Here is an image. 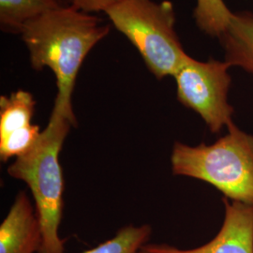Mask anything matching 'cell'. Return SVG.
I'll list each match as a JSON object with an SVG mask.
<instances>
[{
    "instance_id": "1",
    "label": "cell",
    "mask_w": 253,
    "mask_h": 253,
    "mask_svg": "<svg viewBox=\"0 0 253 253\" xmlns=\"http://www.w3.org/2000/svg\"><path fill=\"white\" fill-rule=\"evenodd\" d=\"M110 31L94 13L63 6L30 20L19 33L31 67L36 71L48 68L54 74L57 93L53 109L73 121V90L82 64Z\"/></svg>"
},
{
    "instance_id": "2",
    "label": "cell",
    "mask_w": 253,
    "mask_h": 253,
    "mask_svg": "<svg viewBox=\"0 0 253 253\" xmlns=\"http://www.w3.org/2000/svg\"><path fill=\"white\" fill-rule=\"evenodd\" d=\"M76 125L77 122L53 109L36 144L8 168L11 177L27 184L34 198L42 231L39 253H65V240L59 236L64 209V177L59 154L71 127Z\"/></svg>"
},
{
    "instance_id": "3",
    "label": "cell",
    "mask_w": 253,
    "mask_h": 253,
    "mask_svg": "<svg viewBox=\"0 0 253 253\" xmlns=\"http://www.w3.org/2000/svg\"><path fill=\"white\" fill-rule=\"evenodd\" d=\"M226 134L211 145L175 142L171 154L174 175L210 184L226 198L253 206V134L233 121Z\"/></svg>"
},
{
    "instance_id": "4",
    "label": "cell",
    "mask_w": 253,
    "mask_h": 253,
    "mask_svg": "<svg viewBox=\"0 0 253 253\" xmlns=\"http://www.w3.org/2000/svg\"><path fill=\"white\" fill-rule=\"evenodd\" d=\"M104 13L159 80L173 77L189 55L174 28L176 17L171 1L122 0Z\"/></svg>"
},
{
    "instance_id": "5",
    "label": "cell",
    "mask_w": 253,
    "mask_h": 253,
    "mask_svg": "<svg viewBox=\"0 0 253 253\" xmlns=\"http://www.w3.org/2000/svg\"><path fill=\"white\" fill-rule=\"evenodd\" d=\"M231 68L225 60L199 61L188 55L173 75L177 100L198 114L212 133H219L234 121L235 109L228 100Z\"/></svg>"
},
{
    "instance_id": "6",
    "label": "cell",
    "mask_w": 253,
    "mask_h": 253,
    "mask_svg": "<svg viewBox=\"0 0 253 253\" xmlns=\"http://www.w3.org/2000/svg\"><path fill=\"white\" fill-rule=\"evenodd\" d=\"M224 217L217 235L193 249L146 244L141 253H253V206L222 198Z\"/></svg>"
},
{
    "instance_id": "7",
    "label": "cell",
    "mask_w": 253,
    "mask_h": 253,
    "mask_svg": "<svg viewBox=\"0 0 253 253\" xmlns=\"http://www.w3.org/2000/svg\"><path fill=\"white\" fill-rule=\"evenodd\" d=\"M42 231L36 208L26 191H20L0 225V253H39Z\"/></svg>"
},
{
    "instance_id": "8",
    "label": "cell",
    "mask_w": 253,
    "mask_h": 253,
    "mask_svg": "<svg viewBox=\"0 0 253 253\" xmlns=\"http://www.w3.org/2000/svg\"><path fill=\"white\" fill-rule=\"evenodd\" d=\"M218 40L227 63L253 76V12H234L226 31Z\"/></svg>"
},
{
    "instance_id": "9",
    "label": "cell",
    "mask_w": 253,
    "mask_h": 253,
    "mask_svg": "<svg viewBox=\"0 0 253 253\" xmlns=\"http://www.w3.org/2000/svg\"><path fill=\"white\" fill-rule=\"evenodd\" d=\"M36 100L28 91H14L0 97V139L19 133L33 124Z\"/></svg>"
},
{
    "instance_id": "10",
    "label": "cell",
    "mask_w": 253,
    "mask_h": 253,
    "mask_svg": "<svg viewBox=\"0 0 253 253\" xmlns=\"http://www.w3.org/2000/svg\"><path fill=\"white\" fill-rule=\"evenodd\" d=\"M63 6L62 0H0L1 30L19 34L30 20Z\"/></svg>"
},
{
    "instance_id": "11",
    "label": "cell",
    "mask_w": 253,
    "mask_h": 253,
    "mask_svg": "<svg viewBox=\"0 0 253 253\" xmlns=\"http://www.w3.org/2000/svg\"><path fill=\"white\" fill-rule=\"evenodd\" d=\"M151 235L150 225L130 224L122 227L114 237L82 253H141L143 247L148 244Z\"/></svg>"
},
{
    "instance_id": "12",
    "label": "cell",
    "mask_w": 253,
    "mask_h": 253,
    "mask_svg": "<svg viewBox=\"0 0 253 253\" xmlns=\"http://www.w3.org/2000/svg\"><path fill=\"white\" fill-rule=\"evenodd\" d=\"M233 13L224 0H197L193 17L202 32L219 39L229 27Z\"/></svg>"
},
{
    "instance_id": "13",
    "label": "cell",
    "mask_w": 253,
    "mask_h": 253,
    "mask_svg": "<svg viewBox=\"0 0 253 253\" xmlns=\"http://www.w3.org/2000/svg\"><path fill=\"white\" fill-rule=\"evenodd\" d=\"M68 6L89 13L105 12L109 8L122 0H62Z\"/></svg>"
}]
</instances>
